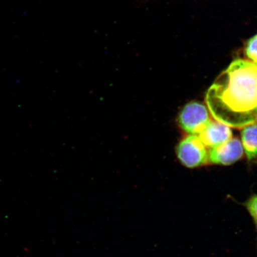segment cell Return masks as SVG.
<instances>
[{"label":"cell","mask_w":257,"mask_h":257,"mask_svg":"<svg viewBox=\"0 0 257 257\" xmlns=\"http://www.w3.org/2000/svg\"><path fill=\"white\" fill-rule=\"evenodd\" d=\"M205 101L215 120L241 128L257 122V64L234 60L208 89Z\"/></svg>","instance_id":"cell-1"},{"label":"cell","mask_w":257,"mask_h":257,"mask_svg":"<svg viewBox=\"0 0 257 257\" xmlns=\"http://www.w3.org/2000/svg\"><path fill=\"white\" fill-rule=\"evenodd\" d=\"M211 120L207 108L198 102L186 105L179 116V123L183 130L191 135H200Z\"/></svg>","instance_id":"cell-2"},{"label":"cell","mask_w":257,"mask_h":257,"mask_svg":"<svg viewBox=\"0 0 257 257\" xmlns=\"http://www.w3.org/2000/svg\"><path fill=\"white\" fill-rule=\"evenodd\" d=\"M177 155L181 163L189 168L204 165L208 162L206 148L198 136L186 137L177 147Z\"/></svg>","instance_id":"cell-3"},{"label":"cell","mask_w":257,"mask_h":257,"mask_svg":"<svg viewBox=\"0 0 257 257\" xmlns=\"http://www.w3.org/2000/svg\"><path fill=\"white\" fill-rule=\"evenodd\" d=\"M243 149L237 138H231L220 146L211 148L208 153L209 162L216 165H230L242 157Z\"/></svg>","instance_id":"cell-4"},{"label":"cell","mask_w":257,"mask_h":257,"mask_svg":"<svg viewBox=\"0 0 257 257\" xmlns=\"http://www.w3.org/2000/svg\"><path fill=\"white\" fill-rule=\"evenodd\" d=\"M232 132L229 126L216 120H211L199 136L205 146L213 148L226 142L232 138Z\"/></svg>","instance_id":"cell-5"},{"label":"cell","mask_w":257,"mask_h":257,"mask_svg":"<svg viewBox=\"0 0 257 257\" xmlns=\"http://www.w3.org/2000/svg\"><path fill=\"white\" fill-rule=\"evenodd\" d=\"M241 136L247 158L249 160L255 158L257 156V122L243 127Z\"/></svg>","instance_id":"cell-6"},{"label":"cell","mask_w":257,"mask_h":257,"mask_svg":"<svg viewBox=\"0 0 257 257\" xmlns=\"http://www.w3.org/2000/svg\"><path fill=\"white\" fill-rule=\"evenodd\" d=\"M242 205L245 208L251 217L257 232V194L250 196L248 200L243 202Z\"/></svg>","instance_id":"cell-7"},{"label":"cell","mask_w":257,"mask_h":257,"mask_svg":"<svg viewBox=\"0 0 257 257\" xmlns=\"http://www.w3.org/2000/svg\"><path fill=\"white\" fill-rule=\"evenodd\" d=\"M245 53L250 61L257 64V35L247 41Z\"/></svg>","instance_id":"cell-8"}]
</instances>
